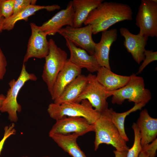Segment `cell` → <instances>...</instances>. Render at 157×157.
<instances>
[{
    "label": "cell",
    "instance_id": "obj_24",
    "mask_svg": "<svg viewBox=\"0 0 157 157\" xmlns=\"http://www.w3.org/2000/svg\"><path fill=\"white\" fill-rule=\"evenodd\" d=\"M132 127L134 134V141L132 147L127 152L126 157H138L142 149L140 144V134L136 123H134Z\"/></svg>",
    "mask_w": 157,
    "mask_h": 157
},
{
    "label": "cell",
    "instance_id": "obj_20",
    "mask_svg": "<svg viewBox=\"0 0 157 157\" xmlns=\"http://www.w3.org/2000/svg\"><path fill=\"white\" fill-rule=\"evenodd\" d=\"M60 8V6L57 5L47 6L30 5L10 17L4 18L2 30L8 31L12 30L17 22L22 20L27 21L29 17L34 15L35 12L39 10L45 9L47 11H51L59 10Z\"/></svg>",
    "mask_w": 157,
    "mask_h": 157
},
{
    "label": "cell",
    "instance_id": "obj_19",
    "mask_svg": "<svg viewBox=\"0 0 157 157\" xmlns=\"http://www.w3.org/2000/svg\"><path fill=\"white\" fill-rule=\"evenodd\" d=\"M49 136L65 152L72 157H87L78 146L77 140L80 136L76 133L61 135L49 133Z\"/></svg>",
    "mask_w": 157,
    "mask_h": 157
},
{
    "label": "cell",
    "instance_id": "obj_3",
    "mask_svg": "<svg viewBox=\"0 0 157 157\" xmlns=\"http://www.w3.org/2000/svg\"><path fill=\"white\" fill-rule=\"evenodd\" d=\"M47 110L50 117L56 121L65 117H81L91 124H94L100 116L86 99L80 103L72 102L58 104L53 102L49 105Z\"/></svg>",
    "mask_w": 157,
    "mask_h": 157
},
{
    "label": "cell",
    "instance_id": "obj_12",
    "mask_svg": "<svg viewBox=\"0 0 157 157\" xmlns=\"http://www.w3.org/2000/svg\"><path fill=\"white\" fill-rule=\"evenodd\" d=\"M74 10L72 1L66 8L57 12L52 17L40 26L46 35H54L64 26H73Z\"/></svg>",
    "mask_w": 157,
    "mask_h": 157
},
{
    "label": "cell",
    "instance_id": "obj_7",
    "mask_svg": "<svg viewBox=\"0 0 157 157\" xmlns=\"http://www.w3.org/2000/svg\"><path fill=\"white\" fill-rule=\"evenodd\" d=\"M138 34L147 37H157V1L142 0L136 17Z\"/></svg>",
    "mask_w": 157,
    "mask_h": 157
},
{
    "label": "cell",
    "instance_id": "obj_23",
    "mask_svg": "<svg viewBox=\"0 0 157 157\" xmlns=\"http://www.w3.org/2000/svg\"><path fill=\"white\" fill-rule=\"evenodd\" d=\"M146 104L143 103L135 104L129 110L122 113H117L111 108L108 109L109 116L113 123L118 129L123 139L126 142L129 140L125 131L124 123L126 117L131 113L141 110Z\"/></svg>",
    "mask_w": 157,
    "mask_h": 157
},
{
    "label": "cell",
    "instance_id": "obj_31",
    "mask_svg": "<svg viewBox=\"0 0 157 157\" xmlns=\"http://www.w3.org/2000/svg\"><path fill=\"white\" fill-rule=\"evenodd\" d=\"M128 151H119L114 150L113 152L115 157H126Z\"/></svg>",
    "mask_w": 157,
    "mask_h": 157
},
{
    "label": "cell",
    "instance_id": "obj_15",
    "mask_svg": "<svg viewBox=\"0 0 157 157\" xmlns=\"http://www.w3.org/2000/svg\"><path fill=\"white\" fill-rule=\"evenodd\" d=\"M81 70L68 59L64 67L59 73L50 93L53 100L58 99L67 86L81 74Z\"/></svg>",
    "mask_w": 157,
    "mask_h": 157
},
{
    "label": "cell",
    "instance_id": "obj_5",
    "mask_svg": "<svg viewBox=\"0 0 157 157\" xmlns=\"http://www.w3.org/2000/svg\"><path fill=\"white\" fill-rule=\"evenodd\" d=\"M37 79V78L34 74L29 73L26 71L25 63H23L17 79H13L9 82V88L0 108V111L7 113L8 119L11 122L15 123L17 121V113L22 110L21 106L17 100L21 89L27 81H35Z\"/></svg>",
    "mask_w": 157,
    "mask_h": 157
},
{
    "label": "cell",
    "instance_id": "obj_11",
    "mask_svg": "<svg viewBox=\"0 0 157 157\" xmlns=\"http://www.w3.org/2000/svg\"><path fill=\"white\" fill-rule=\"evenodd\" d=\"M30 24L31 33L23 59L24 63L31 58H45L49 52V43L47 35L41 30L40 26L33 23Z\"/></svg>",
    "mask_w": 157,
    "mask_h": 157
},
{
    "label": "cell",
    "instance_id": "obj_28",
    "mask_svg": "<svg viewBox=\"0 0 157 157\" xmlns=\"http://www.w3.org/2000/svg\"><path fill=\"white\" fill-rule=\"evenodd\" d=\"M36 2L35 0H14L13 14L19 12L30 5H35Z\"/></svg>",
    "mask_w": 157,
    "mask_h": 157
},
{
    "label": "cell",
    "instance_id": "obj_14",
    "mask_svg": "<svg viewBox=\"0 0 157 157\" xmlns=\"http://www.w3.org/2000/svg\"><path fill=\"white\" fill-rule=\"evenodd\" d=\"M66 45L70 52L69 60L78 67L86 69L90 72H97L101 66L95 56L89 55L85 50L78 47L67 39Z\"/></svg>",
    "mask_w": 157,
    "mask_h": 157
},
{
    "label": "cell",
    "instance_id": "obj_10",
    "mask_svg": "<svg viewBox=\"0 0 157 157\" xmlns=\"http://www.w3.org/2000/svg\"><path fill=\"white\" fill-rule=\"evenodd\" d=\"M56 121L49 133L64 135L76 133L81 136L94 131V125L82 117H65Z\"/></svg>",
    "mask_w": 157,
    "mask_h": 157
},
{
    "label": "cell",
    "instance_id": "obj_32",
    "mask_svg": "<svg viewBox=\"0 0 157 157\" xmlns=\"http://www.w3.org/2000/svg\"><path fill=\"white\" fill-rule=\"evenodd\" d=\"M4 19V18L3 17H0V32L3 30L2 28Z\"/></svg>",
    "mask_w": 157,
    "mask_h": 157
},
{
    "label": "cell",
    "instance_id": "obj_27",
    "mask_svg": "<svg viewBox=\"0 0 157 157\" xmlns=\"http://www.w3.org/2000/svg\"><path fill=\"white\" fill-rule=\"evenodd\" d=\"M15 127V124L14 123H13L9 125L6 126L5 127L4 129L3 136L0 141V155L5 141L10 136L15 134L16 130Z\"/></svg>",
    "mask_w": 157,
    "mask_h": 157
},
{
    "label": "cell",
    "instance_id": "obj_30",
    "mask_svg": "<svg viewBox=\"0 0 157 157\" xmlns=\"http://www.w3.org/2000/svg\"><path fill=\"white\" fill-rule=\"evenodd\" d=\"M7 61L0 47V81L4 78L6 71Z\"/></svg>",
    "mask_w": 157,
    "mask_h": 157
},
{
    "label": "cell",
    "instance_id": "obj_6",
    "mask_svg": "<svg viewBox=\"0 0 157 157\" xmlns=\"http://www.w3.org/2000/svg\"><path fill=\"white\" fill-rule=\"evenodd\" d=\"M49 42V52L45 58L42 78L50 93L59 73L64 67L68 59L66 51L58 47L53 39H50Z\"/></svg>",
    "mask_w": 157,
    "mask_h": 157
},
{
    "label": "cell",
    "instance_id": "obj_22",
    "mask_svg": "<svg viewBox=\"0 0 157 157\" xmlns=\"http://www.w3.org/2000/svg\"><path fill=\"white\" fill-rule=\"evenodd\" d=\"M104 0H73L74 10L73 27H81L90 12L99 6Z\"/></svg>",
    "mask_w": 157,
    "mask_h": 157
},
{
    "label": "cell",
    "instance_id": "obj_34",
    "mask_svg": "<svg viewBox=\"0 0 157 157\" xmlns=\"http://www.w3.org/2000/svg\"><path fill=\"white\" fill-rule=\"evenodd\" d=\"M138 157H149L144 151L141 150Z\"/></svg>",
    "mask_w": 157,
    "mask_h": 157
},
{
    "label": "cell",
    "instance_id": "obj_9",
    "mask_svg": "<svg viewBox=\"0 0 157 157\" xmlns=\"http://www.w3.org/2000/svg\"><path fill=\"white\" fill-rule=\"evenodd\" d=\"M58 33L78 47L93 55L96 43L93 40L92 26L75 28L67 26L59 30Z\"/></svg>",
    "mask_w": 157,
    "mask_h": 157
},
{
    "label": "cell",
    "instance_id": "obj_1",
    "mask_svg": "<svg viewBox=\"0 0 157 157\" xmlns=\"http://www.w3.org/2000/svg\"><path fill=\"white\" fill-rule=\"evenodd\" d=\"M133 14L127 4L104 1L90 12L83 24L91 25L92 33L95 35L119 22L132 20Z\"/></svg>",
    "mask_w": 157,
    "mask_h": 157
},
{
    "label": "cell",
    "instance_id": "obj_13",
    "mask_svg": "<svg viewBox=\"0 0 157 157\" xmlns=\"http://www.w3.org/2000/svg\"><path fill=\"white\" fill-rule=\"evenodd\" d=\"M119 31L121 35L124 38V45L127 51L131 54L135 62L140 64L145 58L144 53L148 37L138 33L133 34L125 27L121 28Z\"/></svg>",
    "mask_w": 157,
    "mask_h": 157
},
{
    "label": "cell",
    "instance_id": "obj_4",
    "mask_svg": "<svg viewBox=\"0 0 157 157\" xmlns=\"http://www.w3.org/2000/svg\"><path fill=\"white\" fill-rule=\"evenodd\" d=\"M126 84L122 88L110 92L111 102L122 104L126 99L135 104H146L151 99L150 91L145 88L144 80L142 77L132 74Z\"/></svg>",
    "mask_w": 157,
    "mask_h": 157
},
{
    "label": "cell",
    "instance_id": "obj_37",
    "mask_svg": "<svg viewBox=\"0 0 157 157\" xmlns=\"http://www.w3.org/2000/svg\"><path fill=\"white\" fill-rule=\"evenodd\" d=\"M2 1V0H0V4H1Z\"/></svg>",
    "mask_w": 157,
    "mask_h": 157
},
{
    "label": "cell",
    "instance_id": "obj_18",
    "mask_svg": "<svg viewBox=\"0 0 157 157\" xmlns=\"http://www.w3.org/2000/svg\"><path fill=\"white\" fill-rule=\"evenodd\" d=\"M97 72L96 78L97 81L108 92L119 89L124 86L129 81L130 76H122L113 72L111 69L101 67Z\"/></svg>",
    "mask_w": 157,
    "mask_h": 157
},
{
    "label": "cell",
    "instance_id": "obj_16",
    "mask_svg": "<svg viewBox=\"0 0 157 157\" xmlns=\"http://www.w3.org/2000/svg\"><path fill=\"white\" fill-rule=\"evenodd\" d=\"M117 31L113 28L102 32L100 42L96 43L94 55L101 67L111 69L109 61L110 48L117 40Z\"/></svg>",
    "mask_w": 157,
    "mask_h": 157
},
{
    "label": "cell",
    "instance_id": "obj_21",
    "mask_svg": "<svg viewBox=\"0 0 157 157\" xmlns=\"http://www.w3.org/2000/svg\"><path fill=\"white\" fill-rule=\"evenodd\" d=\"M88 82L87 76L81 74L69 84L54 103L61 104L74 102L85 88Z\"/></svg>",
    "mask_w": 157,
    "mask_h": 157
},
{
    "label": "cell",
    "instance_id": "obj_8",
    "mask_svg": "<svg viewBox=\"0 0 157 157\" xmlns=\"http://www.w3.org/2000/svg\"><path fill=\"white\" fill-rule=\"evenodd\" d=\"M87 77V84L74 102L80 103L82 100H87L100 114L108 108L107 100L111 96L110 92L106 90L97 81L95 75L90 74Z\"/></svg>",
    "mask_w": 157,
    "mask_h": 157
},
{
    "label": "cell",
    "instance_id": "obj_25",
    "mask_svg": "<svg viewBox=\"0 0 157 157\" xmlns=\"http://www.w3.org/2000/svg\"><path fill=\"white\" fill-rule=\"evenodd\" d=\"M14 0H2L0 4L2 16L5 19L8 18L13 14Z\"/></svg>",
    "mask_w": 157,
    "mask_h": 157
},
{
    "label": "cell",
    "instance_id": "obj_33",
    "mask_svg": "<svg viewBox=\"0 0 157 157\" xmlns=\"http://www.w3.org/2000/svg\"><path fill=\"white\" fill-rule=\"evenodd\" d=\"M6 97L3 94H0V108H1L3 102Z\"/></svg>",
    "mask_w": 157,
    "mask_h": 157
},
{
    "label": "cell",
    "instance_id": "obj_2",
    "mask_svg": "<svg viewBox=\"0 0 157 157\" xmlns=\"http://www.w3.org/2000/svg\"><path fill=\"white\" fill-rule=\"evenodd\" d=\"M108 109L100 114L94 124L95 133L94 150L96 151L101 144H106L112 145L116 150L128 151L129 148L112 121L109 115Z\"/></svg>",
    "mask_w": 157,
    "mask_h": 157
},
{
    "label": "cell",
    "instance_id": "obj_35",
    "mask_svg": "<svg viewBox=\"0 0 157 157\" xmlns=\"http://www.w3.org/2000/svg\"><path fill=\"white\" fill-rule=\"evenodd\" d=\"M0 17H2V15H1V8H0Z\"/></svg>",
    "mask_w": 157,
    "mask_h": 157
},
{
    "label": "cell",
    "instance_id": "obj_17",
    "mask_svg": "<svg viewBox=\"0 0 157 157\" xmlns=\"http://www.w3.org/2000/svg\"><path fill=\"white\" fill-rule=\"evenodd\" d=\"M136 123L140 131L142 148L156 138L157 119L151 117L146 109L142 110L140 112Z\"/></svg>",
    "mask_w": 157,
    "mask_h": 157
},
{
    "label": "cell",
    "instance_id": "obj_26",
    "mask_svg": "<svg viewBox=\"0 0 157 157\" xmlns=\"http://www.w3.org/2000/svg\"><path fill=\"white\" fill-rule=\"evenodd\" d=\"M145 58L142 65L139 67L137 74L141 73L144 68L150 63L157 60V52L153 50H145L144 53Z\"/></svg>",
    "mask_w": 157,
    "mask_h": 157
},
{
    "label": "cell",
    "instance_id": "obj_36",
    "mask_svg": "<svg viewBox=\"0 0 157 157\" xmlns=\"http://www.w3.org/2000/svg\"><path fill=\"white\" fill-rule=\"evenodd\" d=\"M22 157H28V156H23ZM49 157V156H44V157Z\"/></svg>",
    "mask_w": 157,
    "mask_h": 157
},
{
    "label": "cell",
    "instance_id": "obj_29",
    "mask_svg": "<svg viewBox=\"0 0 157 157\" xmlns=\"http://www.w3.org/2000/svg\"><path fill=\"white\" fill-rule=\"evenodd\" d=\"M157 149V139L142 148V150L144 151L149 157H155L156 156Z\"/></svg>",
    "mask_w": 157,
    "mask_h": 157
}]
</instances>
